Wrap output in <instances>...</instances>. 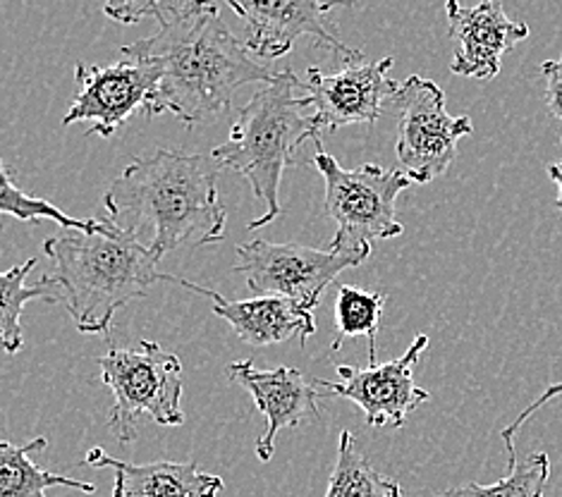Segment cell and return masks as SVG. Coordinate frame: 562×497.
I'll return each instance as SVG.
<instances>
[{"label": "cell", "instance_id": "16", "mask_svg": "<svg viewBox=\"0 0 562 497\" xmlns=\"http://www.w3.org/2000/svg\"><path fill=\"white\" fill-rule=\"evenodd\" d=\"M85 464L113 468V497H216L223 490V478L204 474L196 462L127 464L101 448H91Z\"/></svg>", "mask_w": 562, "mask_h": 497}, {"label": "cell", "instance_id": "5", "mask_svg": "<svg viewBox=\"0 0 562 497\" xmlns=\"http://www.w3.org/2000/svg\"><path fill=\"white\" fill-rule=\"evenodd\" d=\"M314 144V166L326 182L324 216L338 225L330 251L369 259L373 241L403 235L405 227L397 221L395 201L414 182L400 168L367 163L345 170L324 151L321 139Z\"/></svg>", "mask_w": 562, "mask_h": 497}, {"label": "cell", "instance_id": "6", "mask_svg": "<svg viewBox=\"0 0 562 497\" xmlns=\"http://www.w3.org/2000/svg\"><path fill=\"white\" fill-rule=\"evenodd\" d=\"M139 349L111 347L97 359L101 383L113 393L111 433L120 445L137 440L139 419L160 426H182V364L180 357L158 342L142 340Z\"/></svg>", "mask_w": 562, "mask_h": 497}, {"label": "cell", "instance_id": "8", "mask_svg": "<svg viewBox=\"0 0 562 497\" xmlns=\"http://www.w3.org/2000/svg\"><path fill=\"white\" fill-rule=\"evenodd\" d=\"M364 261L367 257L312 249L292 241L278 245L254 239L249 245H237L233 271L247 278V285L257 297H285L314 312L338 275Z\"/></svg>", "mask_w": 562, "mask_h": 497}, {"label": "cell", "instance_id": "12", "mask_svg": "<svg viewBox=\"0 0 562 497\" xmlns=\"http://www.w3.org/2000/svg\"><path fill=\"white\" fill-rule=\"evenodd\" d=\"M227 8L245 20V46L257 58H283L300 36L316 38L318 46L336 53L345 60L364 58V53L342 44L328 32L326 15L338 3H318V0H285V3H237L227 0Z\"/></svg>", "mask_w": 562, "mask_h": 497}, {"label": "cell", "instance_id": "25", "mask_svg": "<svg viewBox=\"0 0 562 497\" xmlns=\"http://www.w3.org/2000/svg\"><path fill=\"white\" fill-rule=\"evenodd\" d=\"M560 395H562V383H555V385H551V387H548V389H543V393H541L537 399H533L531 405H529L525 411H521V414L517 416V419H515L510 426H505L503 431H501V436H503V440H505V448H513V445H515V433L519 431L521 426L527 423V419H529L531 414H537V411H539L543 405H548V402L555 399V397H560Z\"/></svg>", "mask_w": 562, "mask_h": 497}, {"label": "cell", "instance_id": "18", "mask_svg": "<svg viewBox=\"0 0 562 497\" xmlns=\"http://www.w3.org/2000/svg\"><path fill=\"white\" fill-rule=\"evenodd\" d=\"M326 497H403V486L379 474L357 448L355 436L342 431Z\"/></svg>", "mask_w": 562, "mask_h": 497}, {"label": "cell", "instance_id": "4", "mask_svg": "<svg viewBox=\"0 0 562 497\" xmlns=\"http://www.w3.org/2000/svg\"><path fill=\"white\" fill-rule=\"evenodd\" d=\"M310 109L302 77L280 70L273 84H266L243 105L227 142L211 151L221 170L231 168L243 174L254 196L263 201V216L251 221L249 230H259L280 216V182L285 170L306 139H321Z\"/></svg>", "mask_w": 562, "mask_h": 497}, {"label": "cell", "instance_id": "22", "mask_svg": "<svg viewBox=\"0 0 562 497\" xmlns=\"http://www.w3.org/2000/svg\"><path fill=\"white\" fill-rule=\"evenodd\" d=\"M0 213L5 216H15L18 221H38V218H48L56 221L58 225L68 227V230H77V233H91L97 230L101 221H77L70 218L68 213H63L58 206L48 204V201L38 199V196H30L20 187L12 184L10 170L3 166V182H0Z\"/></svg>", "mask_w": 562, "mask_h": 497}, {"label": "cell", "instance_id": "15", "mask_svg": "<svg viewBox=\"0 0 562 497\" xmlns=\"http://www.w3.org/2000/svg\"><path fill=\"white\" fill-rule=\"evenodd\" d=\"M166 282H178L190 292L202 294L213 302V314L221 316L237 332V338L251 347H269L297 338L302 347L316 332V318L310 308L285 297H254L231 302L209 287L194 285L190 280L166 275Z\"/></svg>", "mask_w": 562, "mask_h": 497}, {"label": "cell", "instance_id": "1", "mask_svg": "<svg viewBox=\"0 0 562 497\" xmlns=\"http://www.w3.org/2000/svg\"><path fill=\"white\" fill-rule=\"evenodd\" d=\"M120 56L154 63L160 70L156 97L144 115L172 113L187 127L231 109L245 84H273L278 77L227 30L216 3L199 0H166L156 36L123 46Z\"/></svg>", "mask_w": 562, "mask_h": 497}, {"label": "cell", "instance_id": "23", "mask_svg": "<svg viewBox=\"0 0 562 497\" xmlns=\"http://www.w3.org/2000/svg\"><path fill=\"white\" fill-rule=\"evenodd\" d=\"M166 0H135V3H109L103 8V12L109 18L117 20V22H125V24H137L144 18H154L158 20L160 12H164Z\"/></svg>", "mask_w": 562, "mask_h": 497}, {"label": "cell", "instance_id": "21", "mask_svg": "<svg viewBox=\"0 0 562 497\" xmlns=\"http://www.w3.org/2000/svg\"><path fill=\"white\" fill-rule=\"evenodd\" d=\"M34 266H36V259H30L26 263L10 268V271L0 275V290H3V306H0V335H3V347L8 354H18L24 344L20 318L26 302L44 300L48 304H58V302L63 304L58 294L48 292L50 287H56L53 285L50 275L38 280L34 287L24 285V280L32 273Z\"/></svg>", "mask_w": 562, "mask_h": 497}, {"label": "cell", "instance_id": "3", "mask_svg": "<svg viewBox=\"0 0 562 497\" xmlns=\"http://www.w3.org/2000/svg\"><path fill=\"white\" fill-rule=\"evenodd\" d=\"M44 251L53 261V285L85 335L109 332L115 312L166 282L151 251L109 218L91 233L46 239Z\"/></svg>", "mask_w": 562, "mask_h": 497}, {"label": "cell", "instance_id": "26", "mask_svg": "<svg viewBox=\"0 0 562 497\" xmlns=\"http://www.w3.org/2000/svg\"><path fill=\"white\" fill-rule=\"evenodd\" d=\"M548 174H551V180L558 184V201H555V206H558L560 216H562V160H560V163L548 168Z\"/></svg>", "mask_w": 562, "mask_h": 497}, {"label": "cell", "instance_id": "20", "mask_svg": "<svg viewBox=\"0 0 562 497\" xmlns=\"http://www.w3.org/2000/svg\"><path fill=\"white\" fill-rule=\"evenodd\" d=\"M507 450V476L493 486L467 483L460 488H450L438 497H543L548 476H551V460L546 452H531L517 456L515 445Z\"/></svg>", "mask_w": 562, "mask_h": 497}, {"label": "cell", "instance_id": "17", "mask_svg": "<svg viewBox=\"0 0 562 497\" xmlns=\"http://www.w3.org/2000/svg\"><path fill=\"white\" fill-rule=\"evenodd\" d=\"M46 448L48 440L44 436L34 438L26 445H12L8 440L0 442V497H46V488L53 486L75 488L87 495L97 493L93 483L50 474L36 466L32 454L44 452Z\"/></svg>", "mask_w": 562, "mask_h": 497}, {"label": "cell", "instance_id": "2", "mask_svg": "<svg viewBox=\"0 0 562 497\" xmlns=\"http://www.w3.org/2000/svg\"><path fill=\"white\" fill-rule=\"evenodd\" d=\"M213 158L154 149L137 156L103 194L109 221L160 261L182 247L218 245L227 211Z\"/></svg>", "mask_w": 562, "mask_h": 497}, {"label": "cell", "instance_id": "9", "mask_svg": "<svg viewBox=\"0 0 562 497\" xmlns=\"http://www.w3.org/2000/svg\"><path fill=\"white\" fill-rule=\"evenodd\" d=\"M395 58L364 63L345 60L338 72L310 67L302 89L310 99L314 123L321 137L347 125H373L383 115L387 101L395 99L400 84L391 79Z\"/></svg>", "mask_w": 562, "mask_h": 497}, {"label": "cell", "instance_id": "11", "mask_svg": "<svg viewBox=\"0 0 562 497\" xmlns=\"http://www.w3.org/2000/svg\"><path fill=\"white\" fill-rule=\"evenodd\" d=\"M426 347V335H417L403 357L369 369L338 364L336 371L340 375V383L316 379L314 385L321 387L324 395L330 393L355 402L364 411L367 426L403 428L407 414L428 399L426 389L414 383V366L419 364Z\"/></svg>", "mask_w": 562, "mask_h": 497}, {"label": "cell", "instance_id": "10", "mask_svg": "<svg viewBox=\"0 0 562 497\" xmlns=\"http://www.w3.org/2000/svg\"><path fill=\"white\" fill-rule=\"evenodd\" d=\"M77 93L65 113L63 125L91 123L87 134L109 139L127 120L151 103L160 82V70L154 63L123 58L109 67L75 65Z\"/></svg>", "mask_w": 562, "mask_h": 497}, {"label": "cell", "instance_id": "14", "mask_svg": "<svg viewBox=\"0 0 562 497\" xmlns=\"http://www.w3.org/2000/svg\"><path fill=\"white\" fill-rule=\"evenodd\" d=\"M446 12L450 36L458 46L450 63L452 75L488 82L498 77L505 53L529 36V26L507 18L498 0H486L474 8H464L450 0Z\"/></svg>", "mask_w": 562, "mask_h": 497}, {"label": "cell", "instance_id": "19", "mask_svg": "<svg viewBox=\"0 0 562 497\" xmlns=\"http://www.w3.org/2000/svg\"><path fill=\"white\" fill-rule=\"evenodd\" d=\"M385 306L383 292L359 290L355 285H340L336 300V326L338 335L330 349L338 352L345 340L367 338L369 342V364L379 366L376 361V338L381 330V316Z\"/></svg>", "mask_w": 562, "mask_h": 497}, {"label": "cell", "instance_id": "13", "mask_svg": "<svg viewBox=\"0 0 562 497\" xmlns=\"http://www.w3.org/2000/svg\"><path fill=\"white\" fill-rule=\"evenodd\" d=\"M225 373L233 383L247 389L266 419V433L257 440V456L261 462L273 460L276 436L280 431L321 419L318 402L324 399V393L316 389L314 381H306L300 369L280 366L261 371L254 366L251 359H239Z\"/></svg>", "mask_w": 562, "mask_h": 497}, {"label": "cell", "instance_id": "24", "mask_svg": "<svg viewBox=\"0 0 562 497\" xmlns=\"http://www.w3.org/2000/svg\"><path fill=\"white\" fill-rule=\"evenodd\" d=\"M546 82V105L558 120H562V56L558 60H546L541 65Z\"/></svg>", "mask_w": 562, "mask_h": 497}, {"label": "cell", "instance_id": "7", "mask_svg": "<svg viewBox=\"0 0 562 497\" xmlns=\"http://www.w3.org/2000/svg\"><path fill=\"white\" fill-rule=\"evenodd\" d=\"M397 109V166L414 184L446 174L458 156L462 137L474 132L467 115L446 111V93L436 82L412 75L395 93Z\"/></svg>", "mask_w": 562, "mask_h": 497}]
</instances>
